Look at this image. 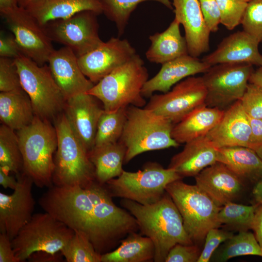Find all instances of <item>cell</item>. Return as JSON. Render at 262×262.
I'll return each instance as SVG.
<instances>
[{"instance_id":"8d00e7d4","label":"cell","mask_w":262,"mask_h":262,"mask_svg":"<svg viewBox=\"0 0 262 262\" xmlns=\"http://www.w3.org/2000/svg\"><path fill=\"white\" fill-rule=\"evenodd\" d=\"M60 253L67 262H101V254L96 251L89 239L81 232H75Z\"/></svg>"},{"instance_id":"7dc6e473","label":"cell","mask_w":262,"mask_h":262,"mask_svg":"<svg viewBox=\"0 0 262 262\" xmlns=\"http://www.w3.org/2000/svg\"><path fill=\"white\" fill-rule=\"evenodd\" d=\"M248 117L251 131L250 148H253L262 144V119Z\"/></svg>"},{"instance_id":"30bf717a","label":"cell","mask_w":262,"mask_h":262,"mask_svg":"<svg viewBox=\"0 0 262 262\" xmlns=\"http://www.w3.org/2000/svg\"><path fill=\"white\" fill-rule=\"evenodd\" d=\"M254 69L247 64L221 63L201 77L206 90L205 104L225 110L244 95Z\"/></svg>"},{"instance_id":"e575fe53","label":"cell","mask_w":262,"mask_h":262,"mask_svg":"<svg viewBox=\"0 0 262 262\" xmlns=\"http://www.w3.org/2000/svg\"><path fill=\"white\" fill-rule=\"evenodd\" d=\"M218 256L220 262H226L238 256L255 255L262 257V248L254 234L247 230L240 231L233 235Z\"/></svg>"},{"instance_id":"db71d44e","label":"cell","mask_w":262,"mask_h":262,"mask_svg":"<svg viewBox=\"0 0 262 262\" xmlns=\"http://www.w3.org/2000/svg\"><path fill=\"white\" fill-rule=\"evenodd\" d=\"M18 6L16 0H0V14Z\"/></svg>"},{"instance_id":"d4e9b609","label":"cell","mask_w":262,"mask_h":262,"mask_svg":"<svg viewBox=\"0 0 262 262\" xmlns=\"http://www.w3.org/2000/svg\"><path fill=\"white\" fill-rule=\"evenodd\" d=\"M225 110L204 104L174 125L171 136L179 144L206 136L219 122Z\"/></svg>"},{"instance_id":"d6986e66","label":"cell","mask_w":262,"mask_h":262,"mask_svg":"<svg viewBox=\"0 0 262 262\" xmlns=\"http://www.w3.org/2000/svg\"><path fill=\"white\" fill-rule=\"evenodd\" d=\"M251 136L248 117L240 100L225 110L219 122L206 135L217 148L238 146L250 147Z\"/></svg>"},{"instance_id":"11a10c76","label":"cell","mask_w":262,"mask_h":262,"mask_svg":"<svg viewBox=\"0 0 262 262\" xmlns=\"http://www.w3.org/2000/svg\"><path fill=\"white\" fill-rule=\"evenodd\" d=\"M252 149H254L256 152L262 160V144L257 146Z\"/></svg>"},{"instance_id":"f5cc1de1","label":"cell","mask_w":262,"mask_h":262,"mask_svg":"<svg viewBox=\"0 0 262 262\" xmlns=\"http://www.w3.org/2000/svg\"><path fill=\"white\" fill-rule=\"evenodd\" d=\"M252 194L257 203L262 204V178L256 182L253 188Z\"/></svg>"},{"instance_id":"f1b7e54d","label":"cell","mask_w":262,"mask_h":262,"mask_svg":"<svg viewBox=\"0 0 262 262\" xmlns=\"http://www.w3.org/2000/svg\"><path fill=\"white\" fill-rule=\"evenodd\" d=\"M84 11H91L99 15L102 13L100 0H45L28 11L44 26L47 23L68 18Z\"/></svg>"},{"instance_id":"4dcf8cb0","label":"cell","mask_w":262,"mask_h":262,"mask_svg":"<svg viewBox=\"0 0 262 262\" xmlns=\"http://www.w3.org/2000/svg\"><path fill=\"white\" fill-rule=\"evenodd\" d=\"M155 247L151 240L131 232L114 251L101 254V262H144L153 260Z\"/></svg>"},{"instance_id":"ac0fdd59","label":"cell","mask_w":262,"mask_h":262,"mask_svg":"<svg viewBox=\"0 0 262 262\" xmlns=\"http://www.w3.org/2000/svg\"><path fill=\"white\" fill-rule=\"evenodd\" d=\"M48 63L66 100L76 95L87 93L95 84L82 73L78 57L67 47L54 49Z\"/></svg>"},{"instance_id":"e0dca14e","label":"cell","mask_w":262,"mask_h":262,"mask_svg":"<svg viewBox=\"0 0 262 262\" xmlns=\"http://www.w3.org/2000/svg\"><path fill=\"white\" fill-rule=\"evenodd\" d=\"M99 101L95 96L83 93L67 98L64 108L71 128L88 152L94 147L98 122L105 111Z\"/></svg>"},{"instance_id":"f907efd6","label":"cell","mask_w":262,"mask_h":262,"mask_svg":"<svg viewBox=\"0 0 262 262\" xmlns=\"http://www.w3.org/2000/svg\"><path fill=\"white\" fill-rule=\"evenodd\" d=\"M18 6L30 11L45 0H16Z\"/></svg>"},{"instance_id":"ab89813d","label":"cell","mask_w":262,"mask_h":262,"mask_svg":"<svg viewBox=\"0 0 262 262\" xmlns=\"http://www.w3.org/2000/svg\"><path fill=\"white\" fill-rule=\"evenodd\" d=\"M21 90L19 75L14 59L0 57V91Z\"/></svg>"},{"instance_id":"836d02e7","label":"cell","mask_w":262,"mask_h":262,"mask_svg":"<svg viewBox=\"0 0 262 262\" xmlns=\"http://www.w3.org/2000/svg\"><path fill=\"white\" fill-rule=\"evenodd\" d=\"M127 107L113 112L104 111L98 122L94 147L113 144L119 141L126 121Z\"/></svg>"},{"instance_id":"44dd1931","label":"cell","mask_w":262,"mask_h":262,"mask_svg":"<svg viewBox=\"0 0 262 262\" xmlns=\"http://www.w3.org/2000/svg\"><path fill=\"white\" fill-rule=\"evenodd\" d=\"M260 43L248 33L238 31L224 38L215 50L201 59L211 66L221 63L262 66Z\"/></svg>"},{"instance_id":"816d5d0a","label":"cell","mask_w":262,"mask_h":262,"mask_svg":"<svg viewBox=\"0 0 262 262\" xmlns=\"http://www.w3.org/2000/svg\"><path fill=\"white\" fill-rule=\"evenodd\" d=\"M249 83L262 86V66L253 71L250 76Z\"/></svg>"},{"instance_id":"1f68e13d","label":"cell","mask_w":262,"mask_h":262,"mask_svg":"<svg viewBox=\"0 0 262 262\" xmlns=\"http://www.w3.org/2000/svg\"><path fill=\"white\" fill-rule=\"evenodd\" d=\"M0 168L16 175L23 169L17 135L14 130L2 124L0 127Z\"/></svg>"},{"instance_id":"ba28073f","label":"cell","mask_w":262,"mask_h":262,"mask_svg":"<svg viewBox=\"0 0 262 262\" xmlns=\"http://www.w3.org/2000/svg\"><path fill=\"white\" fill-rule=\"evenodd\" d=\"M74 233L50 213H36L12 240V245L19 262H25L36 252H60Z\"/></svg>"},{"instance_id":"5b68a950","label":"cell","mask_w":262,"mask_h":262,"mask_svg":"<svg viewBox=\"0 0 262 262\" xmlns=\"http://www.w3.org/2000/svg\"><path fill=\"white\" fill-rule=\"evenodd\" d=\"M54 127L58 145L54 160L53 185L87 187L96 180L88 151L75 135L65 113L57 117Z\"/></svg>"},{"instance_id":"b9f144b4","label":"cell","mask_w":262,"mask_h":262,"mask_svg":"<svg viewBox=\"0 0 262 262\" xmlns=\"http://www.w3.org/2000/svg\"><path fill=\"white\" fill-rule=\"evenodd\" d=\"M233 235L231 232L218 228L210 229L205 236V245L197 262H209L218 246L222 243L229 240Z\"/></svg>"},{"instance_id":"277c9868","label":"cell","mask_w":262,"mask_h":262,"mask_svg":"<svg viewBox=\"0 0 262 262\" xmlns=\"http://www.w3.org/2000/svg\"><path fill=\"white\" fill-rule=\"evenodd\" d=\"M148 78L144 62L136 54L95 84L87 93L96 97L106 112L130 105L142 107L146 101L142 90Z\"/></svg>"},{"instance_id":"3957f363","label":"cell","mask_w":262,"mask_h":262,"mask_svg":"<svg viewBox=\"0 0 262 262\" xmlns=\"http://www.w3.org/2000/svg\"><path fill=\"white\" fill-rule=\"evenodd\" d=\"M174 125L145 107L129 106L119 141L126 148L124 163L145 152L178 147L180 144L171 136Z\"/></svg>"},{"instance_id":"cb8c5ba5","label":"cell","mask_w":262,"mask_h":262,"mask_svg":"<svg viewBox=\"0 0 262 262\" xmlns=\"http://www.w3.org/2000/svg\"><path fill=\"white\" fill-rule=\"evenodd\" d=\"M217 148L206 136L185 143L180 152L171 158L168 168L182 178L195 177L207 167L217 162Z\"/></svg>"},{"instance_id":"83f0119b","label":"cell","mask_w":262,"mask_h":262,"mask_svg":"<svg viewBox=\"0 0 262 262\" xmlns=\"http://www.w3.org/2000/svg\"><path fill=\"white\" fill-rule=\"evenodd\" d=\"M35 115L31 99L23 89L0 92V119L14 131H19L30 124Z\"/></svg>"},{"instance_id":"5bb4252c","label":"cell","mask_w":262,"mask_h":262,"mask_svg":"<svg viewBox=\"0 0 262 262\" xmlns=\"http://www.w3.org/2000/svg\"><path fill=\"white\" fill-rule=\"evenodd\" d=\"M1 15L22 54L40 66L48 63L55 49L52 41L35 17L28 10L18 6Z\"/></svg>"},{"instance_id":"8fae6325","label":"cell","mask_w":262,"mask_h":262,"mask_svg":"<svg viewBox=\"0 0 262 262\" xmlns=\"http://www.w3.org/2000/svg\"><path fill=\"white\" fill-rule=\"evenodd\" d=\"M85 189L94 204L104 253L120 238L139 229L135 217L114 203L104 185L95 180Z\"/></svg>"},{"instance_id":"484cf974","label":"cell","mask_w":262,"mask_h":262,"mask_svg":"<svg viewBox=\"0 0 262 262\" xmlns=\"http://www.w3.org/2000/svg\"><path fill=\"white\" fill-rule=\"evenodd\" d=\"M180 26L174 18L164 31L149 36L151 45L146 52L148 61L162 65L189 54L187 42L181 34Z\"/></svg>"},{"instance_id":"9c48e42d","label":"cell","mask_w":262,"mask_h":262,"mask_svg":"<svg viewBox=\"0 0 262 262\" xmlns=\"http://www.w3.org/2000/svg\"><path fill=\"white\" fill-rule=\"evenodd\" d=\"M14 60L36 116L48 120L64 110L66 99L49 66H40L23 54Z\"/></svg>"},{"instance_id":"ee69618b","label":"cell","mask_w":262,"mask_h":262,"mask_svg":"<svg viewBox=\"0 0 262 262\" xmlns=\"http://www.w3.org/2000/svg\"><path fill=\"white\" fill-rule=\"evenodd\" d=\"M205 23L211 32L218 30L220 14L216 0H198Z\"/></svg>"},{"instance_id":"60d3db41","label":"cell","mask_w":262,"mask_h":262,"mask_svg":"<svg viewBox=\"0 0 262 262\" xmlns=\"http://www.w3.org/2000/svg\"><path fill=\"white\" fill-rule=\"evenodd\" d=\"M240 100L248 116L262 119V86L248 83Z\"/></svg>"},{"instance_id":"f6af8a7d","label":"cell","mask_w":262,"mask_h":262,"mask_svg":"<svg viewBox=\"0 0 262 262\" xmlns=\"http://www.w3.org/2000/svg\"><path fill=\"white\" fill-rule=\"evenodd\" d=\"M23 54L14 35L0 33V57L16 59Z\"/></svg>"},{"instance_id":"f546056e","label":"cell","mask_w":262,"mask_h":262,"mask_svg":"<svg viewBox=\"0 0 262 262\" xmlns=\"http://www.w3.org/2000/svg\"><path fill=\"white\" fill-rule=\"evenodd\" d=\"M125 155L126 148L119 141L94 147L88 155L95 168L96 181L104 185L120 176L124 171Z\"/></svg>"},{"instance_id":"8992f818","label":"cell","mask_w":262,"mask_h":262,"mask_svg":"<svg viewBox=\"0 0 262 262\" xmlns=\"http://www.w3.org/2000/svg\"><path fill=\"white\" fill-rule=\"evenodd\" d=\"M165 191L177 207L193 242H202L210 229L221 225L218 219L221 207L196 185L178 180L169 183Z\"/></svg>"},{"instance_id":"ffe728a7","label":"cell","mask_w":262,"mask_h":262,"mask_svg":"<svg viewBox=\"0 0 262 262\" xmlns=\"http://www.w3.org/2000/svg\"><path fill=\"white\" fill-rule=\"evenodd\" d=\"M175 18L182 24L189 55L198 57L210 49L211 32L198 0H172Z\"/></svg>"},{"instance_id":"c3c4849f","label":"cell","mask_w":262,"mask_h":262,"mask_svg":"<svg viewBox=\"0 0 262 262\" xmlns=\"http://www.w3.org/2000/svg\"><path fill=\"white\" fill-rule=\"evenodd\" d=\"M251 229L254 231L255 236L262 248V204L258 203Z\"/></svg>"},{"instance_id":"4fadbf2b","label":"cell","mask_w":262,"mask_h":262,"mask_svg":"<svg viewBox=\"0 0 262 262\" xmlns=\"http://www.w3.org/2000/svg\"><path fill=\"white\" fill-rule=\"evenodd\" d=\"M206 97L202 77L192 76L180 82L165 93L152 95L145 107L175 124L205 104Z\"/></svg>"},{"instance_id":"9f6ffc18","label":"cell","mask_w":262,"mask_h":262,"mask_svg":"<svg viewBox=\"0 0 262 262\" xmlns=\"http://www.w3.org/2000/svg\"><path fill=\"white\" fill-rule=\"evenodd\" d=\"M243 1H245L246 2H248L249 1H250V0H243Z\"/></svg>"},{"instance_id":"603a6c76","label":"cell","mask_w":262,"mask_h":262,"mask_svg":"<svg viewBox=\"0 0 262 262\" xmlns=\"http://www.w3.org/2000/svg\"><path fill=\"white\" fill-rule=\"evenodd\" d=\"M211 66L198 57L185 55L162 64L159 72L144 84L142 94L150 97L154 92L165 93L182 80L206 72Z\"/></svg>"},{"instance_id":"f35d334b","label":"cell","mask_w":262,"mask_h":262,"mask_svg":"<svg viewBox=\"0 0 262 262\" xmlns=\"http://www.w3.org/2000/svg\"><path fill=\"white\" fill-rule=\"evenodd\" d=\"M241 24L243 31L262 44V0L247 3Z\"/></svg>"},{"instance_id":"4316f807","label":"cell","mask_w":262,"mask_h":262,"mask_svg":"<svg viewBox=\"0 0 262 262\" xmlns=\"http://www.w3.org/2000/svg\"><path fill=\"white\" fill-rule=\"evenodd\" d=\"M217 162L237 176L257 182L262 178V160L253 149L238 146L217 148Z\"/></svg>"},{"instance_id":"74e56055","label":"cell","mask_w":262,"mask_h":262,"mask_svg":"<svg viewBox=\"0 0 262 262\" xmlns=\"http://www.w3.org/2000/svg\"><path fill=\"white\" fill-rule=\"evenodd\" d=\"M220 23L231 31L241 24L247 3L243 0H216Z\"/></svg>"},{"instance_id":"7bdbcfd3","label":"cell","mask_w":262,"mask_h":262,"mask_svg":"<svg viewBox=\"0 0 262 262\" xmlns=\"http://www.w3.org/2000/svg\"><path fill=\"white\" fill-rule=\"evenodd\" d=\"M200 252L197 246L177 244L168 252L165 262H196Z\"/></svg>"},{"instance_id":"d590c367","label":"cell","mask_w":262,"mask_h":262,"mask_svg":"<svg viewBox=\"0 0 262 262\" xmlns=\"http://www.w3.org/2000/svg\"><path fill=\"white\" fill-rule=\"evenodd\" d=\"M258 203L245 205L228 202L221 207L218 219L221 224H226L240 231L247 230L251 226Z\"/></svg>"},{"instance_id":"d6a6232c","label":"cell","mask_w":262,"mask_h":262,"mask_svg":"<svg viewBox=\"0 0 262 262\" xmlns=\"http://www.w3.org/2000/svg\"><path fill=\"white\" fill-rule=\"evenodd\" d=\"M102 13L113 22L117 29L118 34H123L131 14L137 5L146 1H154L170 9L173 5L170 0H100Z\"/></svg>"},{"instance_id":"7a4b0ae2","label":"cell","mask_w":262,"mask_h":262,"mask_svg":"<svg viewBox=\"0 0 262 262\" xmlns=\"http://www.w3.org/2000/svg\"><path fill=\"white\" fill-rule=\"evenodd\" d=\"M23 159L22 172L39 188L53 184L54 153L58 145L56 129L48 119L35 116L32 122L17 131Z\"/></svg>"},{"instance_id":"6da1fadb","label":"cell","mask_w":262,"mask_h":262,"mask_svg":"<svg viewBox=\"0 0 262 262\" xmlns=\"http://www.w3.org/2000/svg\"><path fill=\"white\" fill-rule=\"evenodd\" d=\"M121 204L135 217L141 234L152 241L154 262H164L170 249L177 244H194L177 207L167 193L151 204L142 205L125 198Z\"/></svg>"},{"instance_id":"681fc988","label":"cell","mask_w":262,"mask_h":262,"mask_svg":"<svg viewBox=\"0 0 262 262\" xmlns=\"http://www.w3.org/2000/svg\"><path fill=\"white\" fill-rule=\"evenodd\" d=\"M0 184L5 189L14 190L17 186V180L8 173L0 168Z\"/></svg>"},{"instance_id":"9a60e30c","label":"cell","mask_w":262,"mask_h":262,"mask_svg":"<svg viewBox=\"0 0 262 262\" xmlns=\"http://www.w3.org/2000/svg\"><path fill=\"white\" fill-rule=\"evenodd\" d=\"M16 177L17 184L12 194L0 193V232L11 240L31 219L35 204L32 179L23 172Z\"/></svg>"},{"instance_id":"52a82bcc","label":"cell","mask_w":262,"mask_h":262,"mask_svg":"<svg viewBox=\"0 0 262 262\" xmlns=\"http://www.w3.org/2000/svg\"><path fill=\"white\" fill-rule=\"evenodd\" d=\"M181 179L174 170L164 168L157 163L149 162L137 172L124 170L120 176L104 185L112 197L149 205L162 198L169 183Z\"/></svg>"},{"instance_id":"bcb514c9","label":"cell","mask_w":262,"mask_h":262,"mask_svg":"<svg viewBox=\"0 0 262 262\" xmlns=\"http://www.w3.org/2000/svg\"><path fill=\"white\" fill-rule=\"evenodd\" d=\"M0 262H19L16 257L12 240L4 233H0Z\"/></svg>"},{"instance_id":"2e32d148","label":"cell","mask_w":262,"mask_h":262,"mask_svg":"<svg viewBox=\"0 0 262 262\" xmlns=\"http://www.w3.org/2000/svg\"><path fill=\"white\" fill-rule=\"evenodd\" d=\"M136 54L126 39L112 37L91 51L78 57L84 75L96 84Z\"/></svg>"},{"instance_id":"7c38bea8","label":"cell","mask_w":262,"mask_h":262,"mask_svg":"<svg viewBox=\"0 0 262 262\" xmlns=\"http://www.w3.org/2000/svg\"><path fill=\"white\" fill-rule=\"evenodd\" d=\"M96 13L84 11L65 19L49 21L43 26L52 41L63 44L80 57L102 43L98 34Z\"/></svg>"},{"instance_id":"7402d4cb","label":"cell","mask_w":262,"mask_h":262,"mask_svg":"<svg viewBox=\"0 0 262 262\" xmlns=\"http://www.w3.org/2000/svg\"><path fill=\"white\" fill-rule=\"evenodd\" d=\"M195 178L196 185L220 207L235 199L243 188L242 179L218 162L202 170Z\"/></svg>"}]
</instances>
